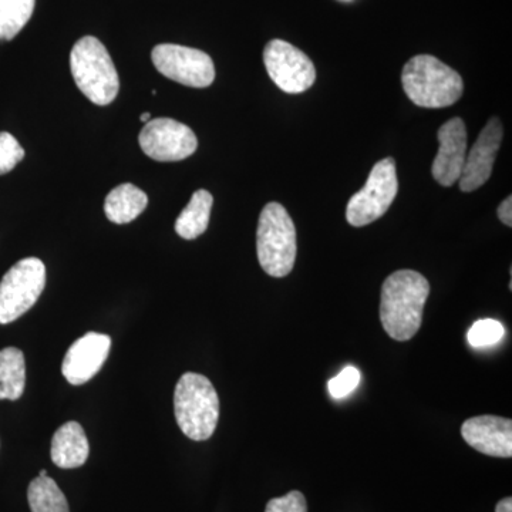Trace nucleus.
Here are the masks:
<instances>
[{"mask_svg":"<svg viewBox=\"0 0 512 512\" xmlns=\"http://www.w3.org/2000/svg\"><path fill=\"white\" fill-rule=\"evenodd\" d=\"M32 512H70L69 503L56 481L50 477H36L28 488Z\"/></svg>","mask_w":512,"mask_h":512,"instance_id":"19","label":"nucleus"},{"mask_svg":"<svg viewBox=\"0 0 512 512\" xmlns=\"http://www.w3.org/2000/svg\"><path fill=\"white\" fill-rule=\"evenodd\" d=\"M264 63L272 82L282 92L305 93L316 82L315 64L302 50L285 40H271L265 46Z\"/></svg>","mask_w":512,"mask_h":512,"instance_id":"9","label":"nucleus"},{"mask_svg":"<svg viewBox=\"0 0 512 512\" xmlns=\"http://www.w3.org/2000/svg\"><path fill=\"white\" fill-rule=\"evenodd\" d=\"M25 158V150L12 134L0 133V175L8 174Z\"/></svg>","mask_w":512,"mask_h":512,"instance_id":"22","label":"nucleus"},{"mask_svg":"<svg viewBox=\"0 0 512 512\" xmlns=\"http://www.w3.org/2000/svg\"><path fill=\"white\" fill-rule=\"evenodd\" d=\"M212 204H214V198L210 192L195 191L187 207L175 221V232L188 241L201 237L210 224Z\"/></svg>","mask_w":512,"mask_h":512,"instance_id":"17","label":"nucleus"},{"mask_svg":"<svg viewBox=\"0 0 512 512\" xmlns=\"http://www.w3.org/2000/svg\"><path fill=\"white\" fill-rule=\"evenodd\" d=\"M36 0H0V42H9L28 25Z\"/></svg>","mask_w":512,"mask_h":512,"instance_id":"20","label":"nucleus"},{"mask_svg":"<svg viewBox=\"0 0 512 512\" xmlns=\"http://www.w3.org/2000/svg\"><path fill=\"white\" fill-rule=\"evenodd\" d=\"M138 143L146 156L163 163L185 160L198 147L194 131L173 119L148 121L138 136Z\"/></svg>","mask_w":512,"mask_h":512,"instance_id":"10","label":"nucleus"},{"mask_svg":"<svg viewBox=\"0 0 512 512\" xmlns=\"http://www.w3.org/2000/svg\"><path fill=\"white\" fill-rule=\"evenodd\" d=\"M148 204L146 192L133 184H121L107 195L104 212L114 224H128L143 214Z\"/></svg>","mask_w":512,"mask_h":512,"instance_id":"16","label":"nucleus"},{"mask_svg":"<svg viewBox=\"0 0 512 512\" xmlns=\"http://www.w3.org/2000/svg\"><path fill=\"white\" fill-rule=\"evenodd\" d=\"M39 476H40V477H46V476H47L46 470H42V471H40Z\"/></svg>","mask_w":512,"mask_h":512,"instance_id":"28","label":"nucleus"},{"mask_svg":"<svg viewBox=\"0 0 512 512\" xmlns=\"http://www.w3.org/2000/svg\"><path fill=\"white\" fill-rule=\"evenodd\" d=\"M45 286L46 266L40 259L25 258L13 265L0 281V325L15 322L30 311Z\"/></svg>","mask_w":512,"mask_h":512,"instance_id":"6","label":"nucleus"},{"mask_svg":"<svg viewBox=\"0 0 512 512\" xmlns=\"http://www.w3.org/2000/svg\"><path fill=\"white\" fill-rule=\"evenodd\" d=\"M140 120L143 121V123H148V121L151 120V113H143L141 114Z\"/></svg>","mask_w":512,"mask_h":512,"instance_id":"27","label":"nucleus"},{"mask_svg":"<svg viewBox=\"0 0 512 512\" xmlns=\"http://www.w3.org/2000/svg\"><path fill=\"white\" fill-rule=\"evenodd\" d=\"M429 295V281L419 272L402 269L387 276L380 295V320L390 338L407 342L417 335Z\"/></svg>","mask_w":512,"mask_h":512,"instance_id":"1","label":"nucleus"},{"mask_svg":"<svg viewBox=\"0 0 512 512\" xmlns=\"http://www.w3.org/2000/svg\"><path fill=\"white\" fill-rule=\"evenodd\" d=\"M25 355L18 348L0 350V400H18L25 392Z\"/></svg>","mask_w":512,"mask_h":512,"instance_id":"18","label":"nucleus"},{"mask_svg":"<svg viewBox=\"0 0 512 512\" xmlns=\"http://www.w3.org/2000/svg\"><path fill=\"white\" fill-rule=\"evenodd\" d=\"M359 383V370L356 367L348 366L338 376L329 380V393L332 394L333 399H343V397L349 396L359 386Z\"/></svg>","mask_w":512,"mask_h":512,"instance_id":"23","label":"nucleus"},{"mask_svg":"<svg viewBox=\"0 0 512 512\" xmlns=\"http://www.w3.org/2000/svg\"><path fill=\"white\" fill-rule=\"evenodd\" d=\"M397 191L396 163L393 158H384L370 171L365 187L350 198L346 221L360 228L379 220L392 207Z\"/></svg>","mask_w":512,"mask_h":512,"instance_id":"7","label":"nucleus"},{"mask_svg":"<svg viewBox=\"0 0 512 512\" xmlns=\"http://www.w3.org/2000/svg\"><path fill=\"white\" fill-rule=\"evenodd\" d=\"M402 83L407 97L424 109L453 106L464 92L460 74L430 55L414 56L404 64Z\"/></svg>","mask_w":512,"mask_h":512,"instance_id":"2","label":"nucleus"},{"mask_svg":"<svg viewBox=\"0 0 512 512\" xmlns=\"http://www.w3.org/2000/svg\"><path fill=\"white\" fill-rule=\"evenodd\" d=\"M111 338L104 333L90 332L77 339L64 356L62 373L73 386L92 380L106 363Z\"/></svg>","mask_w":512,"mask_h":512,"instance_id":"12","label":"nucleus"},{"mask_svg":"<svg viewBox=\"0 0 512 512\" xmlns=\"http://www.w3.org/2000/svg\"><path fill=\"white\" fill-rule=\"evenodd\" d=\"M504 128L498 117H493L488 121L487 126L481 130L476 143L467 154L466 163H464L463 173H461L460 190L463 192H473L483 187L491 174L495 157L503 143Z\"/></svg>","mask_w":512,"mask_h":512,"instance_id":"11","label":"nucleus"},{"mask_svg":"<svg viewBox=\"0 0 512 512\" xmlns=\"http://www.w3.org/2000/svg\"><path fill=\"white\" fill-rule=\"evenodd\" d=\"M498 218L503 222L507 227H512V197L505 198L503 202H501L500 207H498Z\"/></svg>","mask_w":512,"mask_h":512,"instance_id":"25","label":"nucleus"},{"mask_svg":"<svg viewBox=\"0 0 512 512\" xmlns=\"http://www.w3.org/2000/svg\"><path fill=\"white\" fill-rule=\"evenodd\" d=\"M259 264L269 276L284 278L291 274L298 254L296 228L284 205L269 202L259 217L256 231Z\"/></svg>","mask_w":512,"mask_h":512,"instance_id":"5","label":"nucleus"},{"mask_svg":"<svg viewBox=\"0 0 512 512\" xmlns=\"http://www.w3.org/2000/svg\"><path fill=\"white\" fill-rule=\"evenodd\" d=\"M70 70L80 92L97 106L113 103L119 94L116 66L97 37L84 36L77 40L70 53Z\"/></svg>","mask_w":512,"mask_h":512,"instance_id":"4","label":"nucleus"},{"mask_svg":"<svg viewBox=\"0 0 512 512\" xmlns=\"http://www.w3.org/2000/svg\"><path fill=\"white\" fill-rule=\"evenodd\" d=\"M461 436L468 446L485 456L512 457V421L498 416H478L464 421Z\"/></svg>","mask_w":512,"mask_h":512,"instance_id":"14","label":"nucleus"},{"mask_svg":"<svg viewBox=\"0 0 512 512\" xmlns=\"http://www.w3.org/2000/svg\"><path fill=\"white\" fill-rule=\"evenodd\" d=\"M151 59L158 72L173 82L194 89H205L214 83V62L202 50L164 43L154 47Z\"/></svg>","mask_w":512,"mask_h":512,"instance_id":"8","label":"nucleus"},{"mask_svg":"<svg viewBox=\"0 0 512 512\" xmlns=\"http://www.w3.org/2000/svg\"><path fill=\"white\" fill-rule=\"evenodd\" d=\"M265 512H308L305 495L291 491L281 498H274L266 504Z\"/></svg>","mask_w":512,"mask_h":512,"instance_id":"24","label":"nucleus"},{"mask_svg":"<svg viewBox=\"0 0 512 512\" xmlns=\"http://www.w3.org/2000/svg\"><path fill=\"white\" fill-rule=\"evenodd\" d=\"M504 336V326L498 320L481 319L468 330L467 338L473 348H487L500 342Z\"/></svg>","mask_w":512,"mask_h":512,"instance_id":"21","label":"nucleus"},{"mask_svg":"<svg viewBox=\"0 0 512 512\" xmlns=\"http://www.w3.org/2000/svg\"><path fill=\"white\" fill-rule=\"evenodd\" d=\"M495 512H512V500L511 497L504 498L495 507Z\"/></svg>","mask_w":512,"mask_h":512,"instance_id":"26","label":"nucleus"},{"mask_svg":"<svg viewBox=\"0 0 512 512\" xmlns=\"http://www.w3.org/2000/svg\"><path fill=\"white\" fill-rule=\"evenodd\" d=\"M89 453V440L77 421H67L53 436L50 456L57 467L66 470L82 467Z\"/></svg>","mask_w":512,"mask_h":512,"instance_id":"15","label":"nucleus"},{"mask_svg":"<svg viewBox=\"0 0 512 512\" xmlns=\"http://www.w3.org/2000/svg\"><path fill=\"white\" fill-rule=\"evenodd\" d=\"M439 153L434 158L433 177L443 187H451L460 180L467 157V128L460 117L448 120L440 127Z\"/></svg>","mask_w":512,"mask_h":512,"instance_id":"13","label":"nucleus"},{"mask_svg":"<svg viewBox=\"0 0 512 512\" xmlns=\"http://www.w3.org/2000/svg\"><path fill=\"white\" fill-rule=\"evenodd\" d=\"M174 413L188 439H211L220 420V397L210 380L198 373L181 376L174 392Z\"/></svg>","mask_w":512,"mask_h":512,"instance_id":"3","label":"nucleus"}]
</instances>
